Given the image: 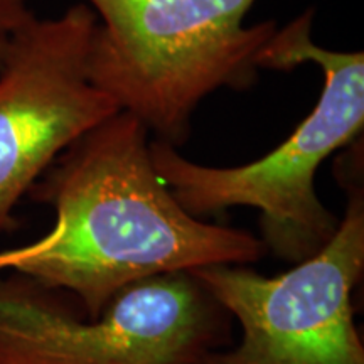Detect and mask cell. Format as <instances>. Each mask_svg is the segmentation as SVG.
Listing matches in <instances>:
<instances>
[{"label": "cell", "mask_w": 364, "mask_h": 364, "mask_svg": "<svg viewBox=\"0 0 364 364\" xmlns=\"http://www.w3.org/2000/svg\"><path fill=\"white\" fill-rule=\"evenodd\" d=\"M95 26L85 2L34 16L0 61V235L19 230L14 211L59 154L120 112L90 80Z\"/></svg>", "instance_id": "8992f818"}, {"label": "cell", "mask_w": 364, "mask_h": 364, "mask_svg": "<svg viewBox=\"0 0 364 364\" xmlns=\"http://www.w3.org/2000/svg\"><path fill=\"white\" fill-rule=\"evenodd\" d=\"M34 16L29 0H0V61L12 36Z\"/></svg>", "instance_id": "52a82bcc"}, {"label": "cell", "mask_w": 364, "mask_h": 364, "mask_svg": "<svg viewBox=\"0 0 364 364\" xmlns=\"http://www.w3.org/2000/svg\"><path fill=\"white\" fill-rule=\"evenodd\" d=\"M339 159L346 211L314 257L277 277L248 265H209L191 273L240 324L233 348L201 364H364L353 290L364 273L363 145Z\"/></svg>", "instance_id": "5b68a950"}, {"label": "cell", "mask_w": 364, "mask_h": 364, "mask_svg": "<svg viewBox=\"0 0 364 364\" xmlns=\"http://www.w3.org/2000/svg\"><path fill=\"white\" fill-rule=\"evenodd\" d=\"M312 21L314 11H307L279 27L260 58V70L314 63L324 75L316 107L279 147L245 166L211 167L161 140L150 142L154 169L189 215L204 220L231 208L258 209L267 255L290 265L314 257L338 230L339 218L317 196V171L364 129V53L317 46Z\"/></svg>", "instance_id": "7a4b0ae2"}, {"label": "cell", "mask_w": 364, "mask_h": 364, "mask_svg": "<svg viewBox=\"0 0 364 364\" xmlns=\"http://www.w3.org/2000/svg\"><path fill=\"white\" fill-rule=\"evenodd\" d=\"M97 14L91 83L177 147L204 98L247 90L277 22L245 26L258 0H83Z\"/></svg>", "instance_id": "3957f363"}, {"label": "cell", "mask_w": 364, "mask_h": 364, "mask_svg": "<svg viewBox=\"0 0 364 364\" xmlns=\"http://www.w3.org/2000/svg\"><path fill=\"white\" fill-rule=\"evenodd\" d=\"M53 209L43 238L0 252V272L65 290L91 318L127 287L267 255L247 230L189 215L154 169L149 130L118 112L56 157L27 193Z\"/></svg>", "instance_id": "6da1fadb"}, {"label": "cell", "mask_w": 364, "mask_h": 364, "mask_svg": "<svg viewBox=\"0 0 364 364\" xmlns=\"http://www.w3.org/2000/svg\"><path fill=\"white\" fill-rule=\"evenodd\" d=\"M233 317L191 272L136 282L91 318L73 295L0 275V364H201Z\"/></svg>", "instance_id": "277c9868"}]
</instances>
